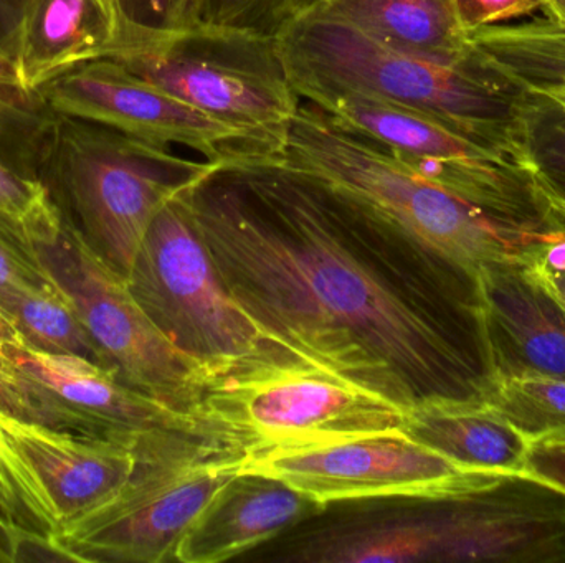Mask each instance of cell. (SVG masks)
Returning a JSON list of instances; mask_svg holds the SVG:
<instances>
[{
    "label": "cell",
    "instance_id": "obj_4",
    "mask_svg": "<svg viewBox=\"0 0 565 563\" xmlns=\"http://www.w3.org/2000/svg\"><path fill=\"white\" fill-rule=\"evenodd\" d=\"M277 158L477 278L493 263L537 267L561 245L457 197L311 102L299 106Z\"/></svg>",
    "mask_w": 565,
    "mask_h": 563
},
{
    "label": "cell",
    "instance_id": "obj_34",
    "mask_svg": "<svg viewBox=\"0 0 565 563\" xmlns=\"http://www.w3.org/2000/svg\"><path fill=\"white\" fill-rule=\"evenodd\" d=\"M25 562H73V559L53 538L19 532L13 563Z\"/></svg>",
    "mask_w": 565,
    "mask_h": 563
},
{
    "label": "cell",
    "instance_id": "obj_23",
    "mask_svg": "<svg viewBox=\"0 0 565 563\" xmlns=\"http://www.w3.org/2000/svg\"><path fill=\"white\" fill-rule=\"evenodd\" d=\"M0 413L56 432L113 439L92 416L73 409L29 372L17 366L0 340Z\"/></svg>",
    "mask_w": 565,
    "mask_h": 563
},
{
    "label": "cell",
    "instance_id": "obj_27",
    "mask_svg": "<svg viewBox=\"0 0 565 563\" xmlns=\"http://www.w3.org/2000/svg\"><path fill=\"white\" fill-rule=\"evenodd\" d=\"M115 23V40L106 58L119 46L175 35L199 23L201 0H105Z\"/></svg>",
    "mask_w": 565,
    "mask_h": 563
},
{
    "label": "cell",
    "instance_id": "obj_3",
    "mask_svg": "<svg viewBox=\"0 0 565 563\" xmlns=\"http://www.w3.org/2000/svg\"><path fill=\"white\" fill-rule=\"evenodd\" d=\"M289 83L302 101L359 95L434 116L527 159L531 96L477 53L440 59L392 48L315 9L277 36Z\"/></svg>",
    "mask_w": 565,
    "mask_h": 563
},
{
    "label": "cell",
    "instance_id": "obj_1",
    "mask_svg": "<svg viewBox=\"0 0 565 563\" xmlns=\"http://www.w3.org/2000/svg\"><path fill=\"white\" fill-rule=\"evenodd\" d=\"M218 274L264 337L401 412L487 402L478 278L277 155L218 162L182 192Z\"/></svg>",
    "mask_w": 565,
    "mask_h": 563
},
{
    "label": "cell",
    "instance_id": "obj_41",
    "mask_svg": "<svg viewBox=\"0 0 565 563\" xmlns=\"http://www.w3.org/2000/svg\"><path fill=\"white\" fill-rule=\"evenodd\" d=\"M321 2H322V0H321ZM318 7H319V6H318Z\"/></svg>",
    "mask_w": 565,
    "mask_h": 563
},
{
    "label": "cell",
    "instance_id": "obj_11",
    "mask_svg": "<svg viewBox=\"0 0 565 563\" xmlns=\"http://www.w3.org/2000/svg\"><path fill=\"white\" fill-rule=\"evenodd\" d=\"M126 283L152 324L207 373L264 359V337L228 293L182 194L149 225Z\"/></svg>",
    "mask_w": 565,
    "mask_h": 563
},
{
    "label": "cell",
    "instance_id": "obj_18",
    "mask_svg": "<svg viewBox=\"0 0 565 563\" xmlns=\"http://www.w3.org/2000/svg\"><path fill=\"white\" fill-rule=\"evenodd\" d=\"M113 40L105 0H22L10 58L20 86L36 91L83 63L106 58Z\"/></svg>",
    "mask_w": 565,
    "mask_h": 563
},
{
    "label": "cell",
    "instance_id": "obj_8",
    "mask_svg": "<svg viewBox=\"0 0 565 563\" xmlns=\"http://www.w3.org/2000/svg\"><path fill=\"white\" fill-rule=\"evenodd\" d=\"M22 220L40 263L75 304L109 369L136 392L192 420L207 367L152 324L126 278L88 247L52 197Z\"/></svg>",
    "mask_w": 565,
    "mask_h": 563
},
{
    "label": "cell",
    "instance_id": "obj_39",
    "mask_svg": "<svg viewBox=\"0 0 565 563\" xmlns=\"http://www.w3.org/2000/svg\"><path fill=\"white\" fill-rule=\"evenodd\" d=\"M544 15L565 26V0H546Z\"/></svg>",
    "mask_w": 565,
    "mask_h": 563
},
{
    "label": "cell",
    "instance_id": "obj_35",
    "mask_svg": "<svg viewBox=\"0 0 565 563\" xmlns=\"http://www.w3.org/2000/svg\"><path fill=\"white\" fill-rule=\"evenodd\" d=\"M537 274L565 307V241L554 248L543 263L537 264Z\"/></svg>",
    "mask_w": 565,
    "mask_h": 563
},
{
    "label": "cell",
    "instance_id": "obj_14",
    "mask_svg": "<svg viewBox=\"0 0 565 563\" xmlns=\"http://www.w3.org/2000/svg\"><path fill=\"white\" fill-rule=\"evenodd\" d=\"M478 283L494 380H565V307L536 268L488 264Z\"/></svg>",
    "mask_w": 565,
    "mask_h": 563
},
{
    "label": "cell",
    "instance_id": "obj_10",
    "mask_svg": "<svg viewBox=\"0 0 565 563\" xmlns=\"http://www.w3.org/2000/svg\"><path fill=\"white\" fill-rule=\"evenodd\" d=\"M311 105L457 197L556 243L565 241V215L526 159L392 102L335 95Z\"/></svg>",
    "mask_w": 565,
    "mask_h": 563
},
{
    "label": "cell",
    "instance_id": "obj_36",
    "mask_svg": "<svg viewBox=\"0 0 565 563\" xmlns=\"http://www.w3.org/2000/svg\"><path fill=\"white\" fill-rule=\"evenodd\" d=\"M22 0H0V50L10 56Z\"/></svg>",
    "mask_w": 565,
    "mask_h": 563
},
{
    "label": "cell",
    "instance_id": "obj_2",
    "mask_svg": "<svg viewBox=\"0 0 565 563\" xmlns=\"http://www.w3.org/2000/svg\"><path fill=\"white\" fill-rule=\"evenodd\" d=\"M335 506L262 561L565 563V496L523 473L468 472L437 495Z\"/></svg>",
    "mask_w": 565,
    "mask_h": 563
},
{
    "label": "cell",
    "instance_id": "obj_38",
    "mask_svg": "<svg viewBox=\"0 0 565 563\" xmlns=\"http://www.w3.org/2000/svg\"><path fill=\"white\" fill-rule=\"evenodd\" d=\"M0 85L20 86L15 65H13L12 58L3 50H0Z\"/></svg>",
    "mask_w": 565,
    "mask_h": 563
},
{
    "label": "cell",
    "instance_id": "obj_16",
    "mask_svg": "<svg viewBox=\"0 0 565 563\" xmlns=\"http://www.w3.org/2000/svg\"><path fill=\"white\" fill-rule=\"evenodd\" d=\"M0 425L42 485L58 526L108 501L136 466V435L118 440L56 432L2 413Z\"/></svg>",
    "mask_w": 565,
    "mask_h": 563
},
{
    "label": "cell",
    "instance_id": "obj_20",
    "mask_svg": "<svg viewBox=\"0 0 565 563\" xmlns=\"http://www.w3.org/2000/svg\"><path fill=\"white\" fill-rule=\"evenodd\" d=\"M316 9L402 52L440 59L473 53L450 0H322Z\"/></svg>",
    "mask_w": 565,
    "mask_h": 563
},
{
    "label": "cell",
    "instance_id": "obj_30",
    "mask_svg": "<svg viewBox=\"0 0 565 563\" xmlns=\"http://www.w3.org/2000/svg\"><path fill=\"white\" fill-rule=\"evenodd\" d=\"M56 286L36 257L22 218L0 210V296L15 290Z\"/></svg>",
    "mask_w": 565,
    "mask_h": 563
},
{
    "label": "cell",
    "instance_id": "obj_29",
    "mask_svg": "<svg viewBox=\"0 0 565 563\" xmlns=\"http://www.w3.org/2000/svg\"><path fill=\"white\" fill-rule=\"evenodd\" d=\"M319 3L321 0H201L199 19L205 25L277 39L289 23Z\"/></svg>",
    "mask_w": 565,
    "mask_h": 563
},
{
    "label": "cell",
    "instance_id": "obj_40",
    "mask_svg": "<svg viewBox=\"0 0 565 563\" xmlns=\"http://www.w3.org/2000/svg\"><path fill=\"white\" fill-rule=\"evenodd\" d=\"M0 340H9V343L19 344L15 329H13L12 324L6 320L2 313H0Z\"/></svg>",
    "mask_w": 565,
    "mask_h": 563
},
{
    "label": "cell",
    "instance_id": "obj_12",
    "mask_svg": "<svg viewBox=\"0 0 565 563\" xmlns=\"http://www.w3.org/2000/svg\"><path fill=\"white\" fill-rule=\"evenodd\" d=\"M241 472L274 476L329 506L437 495L470 469L395 429L296 448L244 453Z\"/></svg>",
    "mask_w": 565,
    "mask_h": 563
},
{
    "label": "cell",
    "instance_id": "obj_24",
    "mask_svg": "<svg viewBox=\"0 0 565 563\" xmlns=\"http://www.w3.org/2000/svg\"><path fill=\"white\" fill-rule=\"evenodd\" d=\"M56 116L39 93L0 85V159L36 178L40 158Z\"/></svg>",
    "mask_w": 565,
    "mask_h": 563
},
{
    "label": "cell",
    "instance_id": "obj_13",
    "mask_svg": "<svg viewBox=\"0 0 565 563\" xmlns=\"http://www.w3.org/2000/svg\"><path fill=\"white\" fill-rule=\"evenodd\" d=\"M36 93L56 115L162 148L182 145L209 162L260 155L241 129L199 111L111 58L83 63Z\"/></svg>",
    "mask_w": 565,
    "mask_h": 563
},
{
    "label": "cell",
    "instance_id": "obj_26",
    "mask_svg": "<svg viewBox=\"0 0 565 563\" xmlns=\"http://www.w3.org/2000/svg\"><path fill=\"white\" fill-rule=\"evenodd\" d=\"M0 515L22 534L53 538L58 519L32 469L0 425Z\"/></svg>",
    "mask_w": 565,
    "mask_h": 563
},
{
    "label": "cell",
    "instance_id": "obj_17",
    "mask_svg": "<svg viewBox=\"0 0 565 563\" xmlns=\"http://www.w3.org/2000/svg\"><path fill=\"white\" fill-rule=\"evenodd\" d=\"M3 347L17 366L105 426L113 439L166 429L198 433L191 419L136 392L106 367L82 357L35 353L9 340H3Z\"/></svg>",
    "mask_w": 565,
    "mask_h": 563
},
{
    "label": "cell",
    "instance_id": "obj_33",
    "mask_svg": "<svg viewBox=\"0 0 565 563\" xmlns=\"http://www.w3.org/2000/svg\"><path fill=\"white\" fill-rule=\"evenodd\" d=\"M49 197L39 178L22 174L0 159V210L25 218Z\"/></svg>",
    "mask_w": 565,
    "mask_h": 563
},
{
    "label": "cell",
    "instance_id": "obj_19",
    "mask_svg": "<svg viewBox=\"0 0 565 563\" xmlns=\"http://www.w3.org/2000/svg\"><path fill=\"white\" fill-rule=\"evenodd\" d=\"M402 432L470 472L523 473L530 446L487 402L422 403L404 413Z\"/></svg>",
    "mask_w": 565,
    "mask_h": 563
},
{
    "label": "cell",
    "instance_id": "obj_31",
    "mask_svg": "<svg viewBox=\"0 0 565 563\" xmlns=\"http://www.w3.org/2000/svg\"><path fill=\"white\" fill-rule=\"evenodd\" d=\"M467 33L544 13L546 0H450Z\"/></svg>",
    "mask_w": 565,
    "mask_h": 563
},
{
    "label": "cell",
    "instance_id": "obj_15",
    "mask_svg": "<svg viewBox=\"0 0 565 563\" xmlns=\"http://www.w3.org/2000/svg\"><path fill=\"white\" fill-rule=\"evenodd\" d=\"M326 508L274 476L235 473L182 538L175 562L232 561L316 518Z\"/></svg>",
    "mask_w": 565,
    "mask_h": 563
},
{
    "label": "cell",
    "instance_id": "obj_5",
    "mask_svg": "<svg viewBox=\"0 0 565 563\" xmlns=\"http://www.w3.org/2000/svg\"><path fill=\"white\" fill-rule=\"evenodd\" d=\"M217 164L58 115L36 178L88 247L126 278L158 212Z\"/></svg>",
    "mask_w": 565,
    "mask_h": 563
},
{
    "label": "cell",
    "instance_id": "obj_22",
    "mask_svg": "<svg viewBox=\"0 0 565 563\" xmlns=\"http://www.w3.org/2000/svg\"><path fill=\"white\" fill-rule=\"evenodd\" d=\"M0 313L15 329L20 346L53 356L82 357L109 369L75 304L58 286L2 294Z\"/></svg>",
    "mask_w": 565,
    "mask_h": 563
},
{
    "label": "cell",
    "instance_id": "obj_37",
    "mask_svg": "<svg viewBox=\"0 0 565 563\" xmlns=\"http://www.w3.org/2000/svg\"><path fill=\"white\" fill-rule=\"evenodd\" d=\"M17 534L19 531L12 528L0 515V563H13L15 555Z\"/></svg>",
    "mask_w": 565,
    "mask_h": 563
},
{
    "label": "cell",
    "instance_id": "obj_32",
    "mask_svg": "<svg viewBox=\"0 0 565 563\" xmlns=\"http://www.w3.org/2000/svg\"><path fill=\"white\" fill-rule=\"evenodd\" d=\"M523 475L565 496V429L530 439Z\"/></svg>",
    "mask_w": 565,
    "mask_h": 563
},
{
    "label": "cell",
    "instance_id": "obj_7",
    "mask_svg": "<svg viewBox=\"0 0 565 563\" xmlns=\"http://www.w3.org/2000/svg\"><path fill=\"white\" fill-rule=\"evenodd\" d=\"M192 422L244 455L402 429L404 412L316 367L258 359L205 373Z\"/></svg>",
    "mask_w": 565,
    "mask_h": 563
},
{
    "label": "cell",
    "instance_id": "obj_25",
    "mask_svg": "<svg viewBox=\"0 0 565 563\" xmlns=\"http://www.w3.org/2000/svg\"><path fill=\"white\" fill-rule=\"evenodd\" d=\"M527 439L565 429V380L518 377L497 380L487 400Z\"/></svg>",
    "mask_w": 565,
    "mask_h": 563
},
{
    "label": "cell",
    "instance_id": "obj_6",
    "mask_svg": "<svg viewBox=\"0 0 565 563\" xmlns=\"http://www.w3.org/2000/svg\"><path fill=\"white\" fill-rule=\"evenodd\" d=\"M132 450L136 466L121 489L56 529L73 562H175L182 538L242 466V453L184 430L139 433Z\"/></svg>",
    "mask_w": 565,
    "mask_h": 563
},
{
    "label": "cell",
    "instance_id": "obj_28",
    "mask_svg": "<svg viewBox=\"0 0 565 563\" xmlns=\"http://www.w3.org/2000/svg\"><path fill=\"white\" fill-rule=\"evenodd\" d=\"M530 96L524 136L527 159L537 181L565 215V111Z\"/></svg>",
    "mask_w": 565,
    "mask_h": 563
},
{
    "label": "cell",
    "instance_id": "obj_21",
    "mask_svg": "<svg viewBox=\"0 0 565 563\" xmlns=\"http://www.w3.org/2000/svg\"><path fill=\"white\" fill-rule=\"evenodd\" d=\"M471 48L494 72L565 111V26L527 17L468 33Z\"/></svg>",
    "mask_w": 565,
    "mask_h": 563
},
{
    "label": "cell",
    "instance_id": "obj_9",
    "mask_svg": "<svg viewBox=\"0 0 565 563\" xmlns=\"http://www.w3.org/2000/svg\"><path fill=\"white\" fill-rule=\"evenodd\" d=\"M108 58L199 111L244 131L260 155H278L302 99L289 83L277 40L198 25L119 46Z\"/></svg>",
    "mask_w": 565,
    "mask_h": 563
}]
</instances>
